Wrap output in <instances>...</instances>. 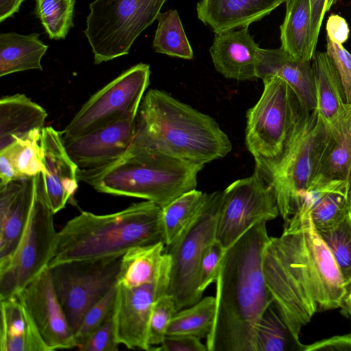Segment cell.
Returning a JSON list of instances; mask_svg holds the SVG:
<instances>
[{
  "mask_svg": "<svg viewBox=\"0 0 351 351\" xmlns=\"http://www.w3.org/2000/svg\"><path fill=\"white\" fill-rule=\"evenodd\" d=\"M136 119H120L76 136H62L64 147L79 169L107 165L121 157L130 147Z\"/></svg>",
  "mask_w": 351,
  "mask_h": 351,
  "instance_id": "cell-16",
  "label": "cell"
},
{
  "mask_svg": "<svg viewBox=\"0 0 351 351\" xmlns=\"http://www.w3.org/2000/svg\"><path fill=\"white\" fill-rule=\"evenodd\" d=\"M29 215L13 254L0 263V300L19 293L49 266L58 232L42 173L34 176Z\"/></svg>",
  "mask_w": 351,
  "mask_h": 351,
  "instance_id": "cell-9",
  "label": "cell"
},
{
  "mask_svg": "<svg viewBox=\"0 0 351 351\" xmlns=\"http://www.w3.org/2000/svg\"><path fill=\"white\" fill-rule=\"evenodd\" d=\"M34 176L0 184V263L16 249L33 200Z\"/></svg>",
  "mask_w": 351,
  "mask_h": 351,
  "instance_id": "cell-20",
  "label": "cell"
},
{
  "mask_svg": "<svg viewBox=\"0 0 351 351\" xmlns=\"http://www.w3.org/2000/svg\"><path fill=\"white\" fill-rule=\"evenodd\" d=\"M347 193H348V197L350 198V200L351 202V168H350V171L349 178H348V184H347Z\"/></svg>",
  "mask_w": 351,
  "mask_h": 351,
  "instance_id": "cell-49",
  "label": "cell"
},
{
  "mask_svg": "<svg viewBox=\"0 0 351 351\" xmlns=\"http://www.w3.org/2000/svg\"><path fill=\"white\" fill-rule=\"evenodd\" d=\"M310 25V0H288L285 19L280 27V47L298 60L311 61L308 47Z\"/></svg>",
  "mask_w": 351,
  "mask_h": 351,
  "instance_id": "cell-29",
  "label": "cell"
},
{
  "mask_svg": "<svg viewBox=\"0 0 351 351\" xmlns=\"http://www.w3.org/2000/svg\"><path fill=\"white\" fill-rule=\"evenodd\" d=\"M116 290L117 286L111 289L86 313L80 326L74 333L76 348L78 349L86 341L111 312Z\"/></svg>",
  "mask_w": 351,
  "mask_h": 351,
  "instance_id": "cell-38",
  "label": "cell"
},
{
  "mask_svg": "<svg viewBox=\"0 0 351 351\" xmlns=\"http://www.w3.org/2000/svg\"><path fill=\"white\" fill-rule=\"evenodd\" d=\"M1 351H50L16 294L0 300Z\"/></svg>",
  "mask_w": 351,
  "mask_h": 351,
  "instance_id": "cell-23",
  "label": "cell"
},
{
  "mask_svg": "<svg viewBox=\"0 0 351 351\" xmlns=\"http://www.w3.org/2000/svg\"><path fill=\"white\" fill-rule=\"evenodd\" d=\"M47 111L25 94L3 96L0 99V150L15 138H22L35 130H42Z\"/></svg>",
  "mask_w": 351,
  "mask_h": 351,
  "instance_id": "cell-24",
  "label": "cell"
},
{
  "mask_svg": "<svg viewBox=\"0 0 351 351\" xmlns=\"http://www.w3.org/2000/svg\"><path fill=\"white\" fill-rule=\"evenodd\" d=\"M256 351H303L273 301L263 313L256 335Z\"/></svg>",
  "mask_w": 351,
  "mask_h": 351,
  "instance_id": "cell-31",
  "label": "cell"
},
{
  "mask_svg": "<svg viewBox=\"0 0 351 351\" xmlns=\"http://www.w3.org/2000/svg\"><path fill=\"white\" fill-rule=\"evenodd\" d=\"M220 193H209L207 203L197 219L165 251L171 258L167 294L178 311L190 306L203 297L199 290V267L206 247L216 239Z\"/></svg>",
  "mask_w": 351,
  "mask_h": 351,
  "instance_id": "cell-10",
  "label": "cell"
},
{
  "mask_svg": "<svg viewBox=\"0 0 351 351\" xmlns=\"http://www.w3.org/2000/svg\"><path fill=\"white\" fill-rule=\"evenodd\" d=\"M263 269L273 302L298 340L317 311L341 306L346 287L309 215L291 219L280 237H269Z\"/></svg>",
  "mask_w": 351,
  "mask_h": 351,
  "instance_id": "cell-1",
  "label": "cell"
},
{
  "mask_svg": "<svg viewBox=\"0 0 351 351\" xmlns=\"http://www.w3.org/2000/svg\"><path fill=\"white\" fill-rule=\"evenodd\" d=\"M122 256L69 261L49 267L73 334L88 310L117 286Z\"/></svg>",
  "mask_w": 351,
  "mask_h": 351,
  "instance_id": "cell-11",
  "label": "cell"
},
{
  "mask_svg": "<svg viewBox=\"0 0 351 351\" xmlns=\"http://www.w3.org/2000/svg\"><path fill=\"white\" fill-rule=\"evenodd\" d=\"M164 242L162 208L145 200L120 211H82L58 232L49 267L62 263L122 256L130 248Z\"/></svg>",
  "mask_w": 351,
  "mask_h": 351,
  "instance_id": "cell-4",
  "label": "cell"
},
{
  "mask_svg": "<svg viewBox=\"0 0 351 351\" xmlns=\"http://www.w3.org/2000/svg\"><path fill=\"white\" fill-rule=\"evenodd\" d=\"M119 345L116 339L112 309L103 324L90 335L78 350L83 351H116L118 350Z\"/></svg>",
  "mask_w": 351,
  "mask_h": 351,
  "instance_id": "cell-40",
  "label": "cell"
},
{
  "mask_svg": "<svg viewBox=\"0 0 351 351\" xmlns=\"http://www.w3.org/2000/svg\"><path fill=\"white\" fill-rule=\"evenodd\" d=\"M330 127L316 110L302 112L278 162L262 173L272 186L285 223L300 208L326 144Z\"/></svg>",
  "mask_w": 351,
  "mask_h": 351,
  "instance_id": "cell-7",
  "label": "cell"
},
{
  "mask_svg": "<svg viewBox=\"0 0 351 351\" xmlns=\"http://www.w3.org/2000/svg\"><path fill=\"white\" fill-rule=\"evenodd\" d=\"M328 125L329 136L307 193L322 189L347 190L351 168V104Z\"/></svg>",
  "mask_w": 351,
  "mask_h": 351,
  "instance_id": "cell-18",
  "label": "cell"
},
{
  "mask_svg": "<svg viewBox=\"0 0 351 351\" xmlns=\"http://www.w3.org/2000/svg\"><path fill=\"white\" fill-rule=\"evenodd\" d=\"M150 73L145 63L122 72L90 96L62 131V136H76L120 119L136 117Z\"/></svg>",
  "mask_w": 351,
  "mask_h": 351,
  "instance_id": "cell-12",
  "label": "cell"
},
{
  "mask_svg": "<svg viewBox=\"0 0 351 351\" xmlns=\"http://www.w3.org/2000/svg\"><path fill=\"white\" fill-rule=\"evenodd\" d=\"M226 250L216 239L205 249L199 267V290L202 293L216 282Z\"/></svg>",
  "mask_w": 351,
  "mask_h": 351,
  "instance_id": "cell-39",
  "label": "cell"
},
{
  "mask_svg": "<svg viewBox=\"0 0 351 351\" xmlns=\"http://www.w3.org/2000/svg\"><path fill=\"white\" fill-rule=\"evenodd\" d=\"M215 312V296L202 298L174 314L167 328V335H187L201 339H206L212 329Z\"/></svg>",
  "mask_w": 351,
  "mask_h": 351,
  "instance_id": "cell-32",
  "label": "cell"
},
{
  "mask_svg": "<svg viewBox=\"0 0 351 351\" xmlns=\"http://www.w3.org/2000/svg\"><path fill=\"white\" fill-rule=\"evenodd\" d=\"M340 308H341V312L344 315L351 317V282L346 286Z\"/></svg>",
  "mask_w": 351,
  "mask_h": 351,
  "instance_id": "cell-48",
  "label": "cell"
},
{
  "mask_svg": "<svg viewBox=\"0 0 351 351\" xmlns=\"http://www.w3.org/2000/svg\"><path fill=\"white\" fill-rule=\"evenodd\" d=\"M337 0H310L311 25L308 47L311 56L315 53L316 45L324 17Z\"/></svg>",
  "mask_w": 351,
  "mask_h": 351,
  "instance_id": "cell-42",
  "label": "cell"
},
{
  "mask_svg": "<svg viewBox=\"0 0 351 351\" xmlns=\"http://www.w3.org/2000/svg\"><path fill=\"white\" fill-rule=\"evenodd\" d=\"M303 351H351V333L335 335L304 345Z\"/></svg>",
  "mask_w": 351,
  "mask_h": 351,
  "instance_id": "cell-44",
  "label": "cell"
},
{
  "mask_svg": "<svg viewBox=\"0 0 351 351\" xmlns=\"http://www.w3.org/2000/svg\"><path fill=\"white\" fill-rule=\"evenodd\" d=\"M257 60L258 79L271 75L280 77L292 88L302 110H315L316 93L311 61L298 60L281 47L260 48Z\"/></svg>",
  "mask_w": 351,
  "mask_h": 351,
  "instance_id": "cell-21",
  "label": "cell"
},
{
  "mask_svg": "<svg viewBox=\"0 0 351 351\" xmlns=\"http://www.w3.org/2000/svg\"><path fill=\"white\" fill-rule=\"evenodd\" d=\"M40 147L46 193L56 214L65 207L76 192L79 168L64 147L62 132L51 126L43 128Z\"/></svg>",
  "mask_w": 351,
  "mask_h": 351,
  "instance_id": "cell-17",
  "label": "cell"
},
{
  "mask_svg": "<svg viewBox=\"0 0 351 351\" xmlns=\"http://www.w3.org/2000/svg\"><path fill=\"white\" fill-rule=\"evenodd\" d=\"M48 46L39 39V34L23 35L16 32L0 34V77L37 69L42 71L41 59Z\"/></svg>",
  "mask_w": 351,
  "mask_h": 351,
  "instance_id": "cell-27",
  "label": "cell"
},
{
  "mask_svg": "<svg viewBox=\"0 0 351 351\" xmlns=\"http://www.w3.org/2000/svg\"><path fill=\"white\" fill-rule=\"evenodd\" d=\"M288 0H199L197 15L215 34L243 28L268 16Z\"/></svg>",
  "mask_w": 351,
  "mask_h": 351,
  "instance_id": "cell-22",
  "label": "cell"
},
{
  "mask_svg": "<svg viewBox=\"0 0 351 351\" xmlns=\"http://www.w3.org/2000/svg\"><path fill=\"white\" fill-rule=\"evenodd\" d=\"M25 0H0V23L18 12Z\"/></svg>",
  "mask_w": 351,
  "mask_h": 351,
  "instance_id": "cell-47",
  "label": "cell"
},
{
  "mask_svg": "<svg viewBox=\"0 0 351 351\" xmlns=\"http://www.w3.org/2000/svg\"><path fill=\"white\" fill-rule=\"evenodd\" d=\"M167 0H95L84 33L99 64L128 54L134 40L157 19Z\"/></svg>",
  "mask_w": 351,
  "mask_h": 351,
  "instance_id": "cell-8",
  "label": "cell"
},
{
  "mask_svg": "<svg viewBox=\"0 0 351 351\" xmlns=\"http://www.w3.org/2000/svg\"><path fill=\"white\" fill-rule=\"evenodd\" d=\"M326 29V38L335 43L343 44L348 38L350 33L348 25L346 19L338 14H332L329 16Z\"/></svg>",
  "mask_w": 351,
  "mask_h": 351,
  "instance_id": "cell-45",
  "label": "cell"
},
{
  "mask_svg": "<svg viewBox=\"0 0 351 351\" xmlns=\"http://www.w3.org/2000/svg\"><path fill=\"white\" fill-rule=\"evenodd\" d=\"M311 65L314 75L316 111L322 119L330 124L346 109L343 84L338 71L331 58L326 52L317 51Z\"/></svg>",
  "mask_w": 351,
  "mask_h": 351,
  "instance_id": "cell-26",
  "label": "cell"
},
{
  "mask_svg": "<svg viewBox=\"0 0 351 351\" xmlns=\"http://www.w3.org/2000/svg\"><path fill=\"white\" fill-rule=\"evenodd\" d=\"M42 130H35L22 138H15L1 149L12 162L21 177H31L43 173L40 138Z\"/></svg>",
  "mask_w": 351,
  "mask_h": 351,
  "instance_id": "cell-34",
  "label": "cell"
},
{
  "mask_svg": "<svg viewBox=\"0 0 351 351\" xmlns=\"http://www.w3.org/2000/svg\"><path fill=\"white\" fill-rule=\"evenodd\" d=\"M131 145L202 165L232 149L227 134L211 117L158 89L149 90L143 98Z\"/></svg>",
  "mask_w": 351,
  "mask_h": 351,
  "instance_id": "cell-3",
  "label": "cell"
},
{
  "mask_svg": "<svg viewBox=\"0 0 351 351\" xmlns=\"http://www.w3.org/2000/svg\"><path fill=\"white\" fill-rule=\"evenodd\" d=\"M350 208L346 189L318 190L306 194L300 208L291 218L304 219L309 215L317 231L340 221Z\"/></svg>",
  "mask_w": 351,
  "mask_h": 351,
  "instance_id": "cell-28",
  "label": "cell"
},
{
  "mask_svg": "<svg viewBox=\"0 0 351 351\" xmlns=\"http://www.w3.org/2000/svg\"><path fill=\"white\" fill-rule=\"evenodd\" d=\"M153 350L160 351H208L201 339L192 335H166L162 343Z\"/></svg>",
  "mask_w": 351,
  "mask_h": 351,
  "instance_id": "cell-43",
  "label": "cell"
},
{
  "mask_svg": "<svg viewBox=\"0 0 351 351\" xmlns=\"http://www.w3.org/2000/svg\"><path fill=\"white\" fill-rule=\"evenodd\" d=\"M157 20L158 26L153 40L154 51L169 56L192 59L193 52L177 10L160 12Z\"/></svg>",
  "mask_w": 351,
  "mask_h": 351,
  "instance_id": "cell-33",
  "label": "cell"
},
{
  "mask_svg": "<svg viewBox=\"0 0 351 351\" xmlns=\"http://www.w3.org/2000/svg\"><path fill=\"white\" fill-rule=\"evenodd\" d=\"M266 222L250 227L229 246L216 280V312L206 337L208 351H256L261 317L273 301L263 254L269 237Z\"/></svg>",
  "mask_w": 351,
  "mask_h": 351,
  "instance_id": "cell-2",
  "label": "cell"
},
{
  "mask_svg": "<svg viewBox=\"0 0 351 351\" xmlns=\"http://www.w3.org/2000/svg\"><path fill=\"white\" fill-rule=\"evenodd\" d=\"M350 203H351V202H350Z\"/></svg>",
  "mask_w": 351,
  "mask_h": 351,
  "instance_id": "cell-50",
  "label": "cell"
},
{
  "mask_svg": "<svg viewBox=\"0 0 351 351\" xmlns=\"http://www.w3.org/2000/svg\"><path fill=\"white\" fill-rule=\"evenodd\" d=\"M75 0H36L34 14L51 40L64 39L73 26Z\"/></svg>",
  "mask_w": 351,
  "mask_h": 351,
  "instance_id": "cell-35",
  "label": "cell"
},
{
  "mask_svg": "<svg viewBox=\"0 0 351 351\" xmlns=\"http://www.w3.org/2000/svg\"><path fill=\"white\" fill-rule=\"evenodd\" d=\"M50 351L76 348L74 334L55 291L49 267L19 293Z\"/></svg>",
  "mask_w": 351,
  "mask_h": 351,
  "instance_id": "cell-15",
  "label": "cell"
},
{
  "mask_svg": "<svg viewBox=\"0 0 351 351\" xmlns=\"http://www.w3.org/2000/svg\"><path fill=\"white\" fill-rule=\"evenodd\" d=\"M20 178L22 177L8 158L4 154L0 153V184H5Z\"/></svg>",
  "mask_w": 351,
  "mask_h": 351,
  "instance_id": "cell-46",
  "label": "cell"
},
{
  "mask_svg": "<svg viewBox=\"0 0 351 351\" xmlns=\"http://www.w3.org/2000/svg\"><path fill=\"white\" fill-rule=\"evenodd\" d=\"M258 45L248 27L217 33L209 51L215 69L223 77L255 80Z\"/></svg>",
  "mask_w": 351,
  "mask_h": 351,
  "instance_id": "cell-19",
  "label": "cell"
},
{
  "mask_svg": "<svg viewBox=\"0 0 351 351\" xmlns=\"http://www.w3.org/2000/svg\"><path fill=\"white\" fill-rule=\"evenodd\" d=\"M204 166L131 145L121 157L107 165L78 169L77 178L99 193L141 198L163 208L196 189L197 174Z\"/></svg>",
  "mask_w": 351,
  "mask_h": 351,
  "instance_id": "cell-5",
  "label": "cell"
},
{
  "mask_svg": "<svg viewBox=\"0 0 351 351\" xmlns=\"http://www.w3.org/2000/svg\"><path fill=\"white\" fill-rule=\"evenodd\" d=\"M171 267L164 242L136 245L121 257L117 285L133 288L152 283Z\"/></svg>",
  "mask_w": 351,
  "mask_h": 351,
  "instance_id": "cell-25",
  "label": "cell"
},
{
  "mask_svg": "<svg viewBox=\"0 0 351 351\" xmlns=\"http://www.w3.org/2000/svg\"><path fill=\"white\" fill-rule=\"evenodd\" d=\"M279 215L272 186L255 168L250 176L221 191L216 239L227 249L254 224L267 223Z\"/></svg>",
  "mask_w": 351,
  "mask_h": 351,
  "instance_id": "cell-13",
  "label": "cell"
},
{
  "mask_svg": "<svg viewBox=\"0 0 351 351\" xmlns=\"http://www.w3.org/2000/svg\"><path fill=\"white\" fill-rule=\"evenodd\" d=\"M326 53L331 58L340 75L346 103L351 104V53L342 44L335 43L328 38Z\"/></svg>",
  "mask_w": 351,
  "mask_h": 351,
  "instance_id": "cell-41",
  "label": "cell"
},
{
  "mask_svg": "<svg viewBox=\"0 0 351 351\" xmlns=\"http://www.w3.org/2000/svg\"><path fill=\"white\" fill-rule=\"evenodd\" d=\"M263 81L260 99L247 111L245 144L254 158L255 168L265 173L284 154L303 110L296 94L283 79L271 75Z\"/></svg>",
  "mask_w": 351,
  "mask_h": 351,
  "instance_id": "cell-6",
  "label": "cell"
},
{
  "mask_svg": "<svg viewBox=\"0 0 351 351\" xmlns=\"http://www.w3.org/2000/svg\"><path fill=\"white\" fill-rule=\"evenodd\" d=\"M317 232L330 250L346 287L351 282V208L340 221Z\"/></svg>",
  "mask_w": 351,
  "mask_h": 351,
  "instance_id": "cell-36",
  "label": "cell"
},
{
  "mask_svg": "<svg viewBox=\"0 0 351 351\" xmlns=\"http://www.w3.org/2000/svg\"><path fill=\"white\" fill-rule=\"evenodd\" d=\"M208 197V193L195 189L182 194L162 208L165 246L172 243L197 219Z\"/></svg>",
  "mask_w": 351,
  "mask_h": 351,
  "instance_id": "cell-30",
  "label": "cell"
},
{
  "mask_svg": "<svg viewBox=\"0 0 351 351\" xmlns=\"http://www.w3.org/2000/svg\"><path fill=\"white\" fill-rule=\"evenodd\" d=\"M171 267L156 281L138 287L117 285L112 308L116 339L129 349L151 350L148 328L155 302L167 293Z\"/></svg>",
  "mask_w": 351,
  "mask_h": 351,
  "instance_id": "cell-14",
  "label": "cell"
},
{
  "mask_svg": "<svg viewBox=\"0 0 351 351\" xmlns=\"http://www.w3.org/2000/svg\"><path fill=\"white\" fill-rule=\"evenodd\" d=\"M178 311L172 296L165 293L154 303L148 328V343L151 350L156 346H160L167 335L169 324Z\"/></svg>",
  "mask_w": 351,
  "mask_h": 351,
  "instance_id": "cell-37",
  "label": "cell"
}]
</instances>
